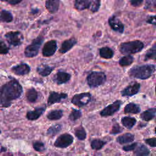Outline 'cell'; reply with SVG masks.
Returning a JSON list of instances; mask_svg holds the SVG:
<instances>
[{
	"label": "cell",
	"instance_id": "6da1fadb",
	"mask_svg": "<svg viewBox=\"0 0 156 156\" xmlns=\"http://www.w3.org/2000/svg\"><path fill=\"white\" fill-rule=\"evenodd\" d=\"M23 93V87L15 79L11 80L0 87V106L8 107L13 100L20 98Z\"/></svg>",
	"mask_w": 156,
	"mask_h": 156
},
{
	"label": "cell",
	"instance_id": "7a4b0ae2",
	"mask_svg": "<svg viewBox=\"0 0 156 156\" xmlns=\"http://www.w3.org/2000/svg\"><path fill=\"white\" fill-rule=\"evenodd\" d=\"M155 66L152 64L136 65L129 69L128 74L130 77L145 80L149 79L155 72Z\"/></svg>",
	"mask_w": 156,
	"mask_h": 156
},
{
	"label": "cell",
	"instance_id": "3957f363",
	"mask_svg": "<svg viewBox=\"0 0 156 156\" xmlns=\"http://www.w3.org/2000/svg\"><path fill=\"white\" fill-rule=\"evenodd\" d=\"M144 48V43L140 40L124 42L119 46V52L124 55H131L140 52Z\"/></svg>",
	"mask_w": 156,
	"mask_h": 156
},
{
	"label": "cell",
	"instance_id": "277c9868",
	"mask_svg": "<svg viewBox=\"0 0 156 156\" xmlns=\"http://www.w3.org/2000/svg\"><path fill=\"white\" fill-rule=\"evenodd\" d=\"M106 81V75L102 71H92L87 77V82L90 88L102 85Z\"/></svg>",
	"mask_w": 156,
	"mask_h": 156
},
{
	"label": "cell",
	"instance_id": "5b68a950",
	"mask_svg": "<svg viewBox=\"0 0 156 156\" xmlns=\"http://www.w3.org/2000/svg\"><path fill=\"white\" fill-rule=\"evenodd\" d=\"M43 41L44 38L41 35L38 36L36 38H35L32 42L24 50V54L26 57L32 58L37 56Z\"/></svg>",
	"mask_w": 156,
	"mask_h": 156
},
{
	"label": "cell",
	"instance_id": "8992f818",
	"mask_svg": "<svg viewBox=\"0 0 156 156\" xmlns=\"http://www.w3.org/2000/svg\"><path fill=\"white\" fill-rule=\"evenodd\" d=\"M92 95L89 92L81 93L74 95L71 99V103L78 107H82L87 105L91 100Z\"/></svg>",
	"mask_w": 156,
	"mask_h": 156
},
{
	"label": "cell",
	"instance_id": "52a82bcc",
	"mask_svg": "<svg viewBox=\"0 0 156 156\" xmlns=\"http://www.w3.org/2000/svg\"><path fill=\"white\" fill-rule=\"evenodd\" d=\"M74 141L73 136L68 133H65L58 136L54 142V146L58 148H66L72 144Z\"/></svg>",
	"mask_w": 156,
	"mask_h": 156
},
{
	"label": "cell",
	"instance_id": "ba28073f",
	"mask_svg": "<svg viewBox=\"0 0 156 156\" xmlns=\"http://www.w3.org/2000/svg\"><path fill=\"white\" fill-rule=\"evenodd\" d=\"M122 104V102L121 100H116L114 101L112 104L106 106L104 108H103L100 112V115L102 117L112 116L119 110Z\"/></svg>",
	"mask_w": 156,
	"mask_h": 156
},
{
	"label": "cell",
	"instance_id": "9c48e42d",
	"mask_svg": "<svg viewBox=\"0 0 156 156\" xmlns=\"http://www.w3.org/2000/svg\"><path fill=\"white\" fill-rule=\"evenodd\" d=\"M5 38H7L9 44L17 46L23 43V36L20 32H10L5 34Z\"/></svg>",
	"mask_w": 156,
	"mask_h": 156
},
{
	"label": "cell",
	"instance_id": "30bf717a",
	"mask_svg": "<svg viewBox=\"0 0 156 156\" xmlns=\"http://www.w3.org/2000/svg\"><path fill=\"white\" fill-rule=\"evenodd\" d=\"M57 49V41L54 40H49L44 44L42 49V55L46 57H51L55 53Z\"/></svg>",
	"mask_w": 156,
	"mask_h": 156
},
{
	"label": "cell",
	"instance_id": "8fae6325",
	"mask_svg": "<svg viewBox=\"0 0 156 156\" xmlns=\"http://www.w3.org/2000/svg\"><path fill=\"white\" fill-rule=\"evenodd\" d=\"M141 88V85L138 82H133L124 88L121 91V94L123 97H130L136 94Z\"/></svg>",
	"mask_w": 156,
	"mask_h": 156
},
{
	"label": "cell",
	"instance_id": "7c38bea8",
	"mask_svg": "<svg viewBox=\"0 0 156 156\" xmlns=\"http://www.w3.org/2000/svg\"><path fill=\"white\" fill-rule=\"evenodd\" d=\"M108 24L112 28V29L114 31L118 32L120 34H122L124 32V24L116 16L113 15L109 18Z\"/></svg>",
	"mask_w": 156,
	"mask_h": 156
},
{
	"label": "cell",
	"instance_id": "4fadbf2b",
	"mask_svg": "<svg viewBox=\"0 0 156 156\" xmlns=\"http://www.w3.org/2000/svg\"><path fill=\"white\" fill-rule=\"evenodd\" d=\"M68 94L65 93H58L56 91H52L50 93L48 98V104L51 105L55 103L62 102V100L66 99Z\"/></svg>",
	"mask_w": 156,
	"mask_h": 156
},
{
	"label": "cell",
	"instance_id": "5bb4252c",
	"mask_svg": "<svg viewBox=\"0 0 156 156\" xmlns=\"http://www.w3.org/2000/svg\"><path fill=\"white\" fill-rule=\"evenodd\" d=\"M71 74L63 71H58L54 77V81L58 85L66 83L71 79Z\"/></svg>",
	"mask_w": 156,
	"mask_h": 156
},
{
	"label": "cell",
	"instance_id": "9a60e30c",
	"mask_svg": "<svg viewBox=\"0 0 156 156\" xmlns=\"http://www.w3.org/2000/svg\"><path fill=\"white\" fill-rule=\"evenodd\" d=\"M46 107L45 105L37 107L34 110L29 111L26 114V118L30 121H34L38 119L45 112Z\"/></svg>",
	"mask_w": 156,
	"mask_h": 156
},
{
	"label": "cell",
	"instance_id": "2e32d148",
	"mask_svg": "<svg viewBox=\"0 0 156 156\" xmlns=\"http://www.w3.org/2000/svg\"><path fill=\"white\" fill-rule=\"evenodd\" d=\"M77 42V40L74 37L63 41L59 49V52L61 54H65L71 50L76 44Z\"/></svg>",
	"mask_w": 156,
	"mask_h": 156
},
{
	"label": "cell",
	"instance_id": "e0dca14e",
	"mask_svg": "<svg viewBox=\"0 0 156 156\" xmlns=\"http://www.w3.org/2000/svg\"><path fill=\"white\" fill-rule=\"evenodd\" d=\"M12 70L15 74L23 76L27 74L30 73V68L26 63H21L20 65L12 67Z\"/></svg>",
	"mask_w": 156,
	"mask_h": 156
},
{
	"label": "cell",
	"instance_id": "ac0fdd59",
	"mask_svg": "<svg viewBox=\"0 0 156 156\" xmlns=\"http://www.w3.org/2000/svg\"><path fill=\"white\" fill-rule=\"evenodd\" d=\"M54 69V66H51L46 64H41L37 68V73L43 77L49 76Z\"/></svg>",
	"mask_w": 156,
	"mask_h": 156
},
{
	"label": "cell",
	"instance_id": "d6986e66",
	"mask_svg": "<svg viewBox=\"0 0 156 156\" xmlns=\"http://www.w3.org/2000/svg\"><path fill=\"white\" fill-rule=\"evenodd\" d=\"M59 5L60 0H46L45 2L46 9L51 13H54L58 11Z\"/></svg>",
	"mask_w": 156,
	"mask_h": 156
},
{
	"label": "cell",
	"instance_id": "ffe728a7",
	"mask_svg": "<svg viewBox=\"0 0 156 156\" xmlns=\"http://www.w3.org/2000/svg\"><path fill=\"white\" fill-rule=\"evenodd\" d=\"M135 140V135L131 133H126L116 138V142L120 144L132 143Z\"/></svg>",
	"mask_w": 156,
	"mask_h": 156
},
{
	"label": "cell",
	"instance_id": "44dd1931",
	"mask_svg": "<svg viewBox=\"0 0 156 156\" xmlns=\"http://www.w3.org/2000/svg\"><path fill=\"white\" fill-rule=\"evenodd\" d=\"M155 113H156V108L155 107L151 108L144 111L140 115V118L142 120L147 122L155 118Z\"/></svg>",
	"mask_w": 156,
	"mask_h": 156
},
{
	"label": "cell",
	"instance_id": "7402d4cb",
	"mask_svg": "<svg viewBox=\"0 0 156 156\" xmlns=\"http://www.w3.org/2000/svg\"><path fill=\"white\" fill-rule=\"evenodd\" d=\"M133 151V154L136 156H147L150 154L149 149L143 144L138 145V143L136 147Z\"/></svg>",
	"mask_w": 156,
	"mask_h": 156
},
{
	"label": "cell",
	"instance_id": "603a6c76",
	"mask_svg": "<svg viewBox=\"0 0 156 156\" xmlns=\"http://www.w3.org/2000/svg\"><path fill=\"white\" fill-rule=\"evenodd\" d=\"M124 112V113L138 114L141 112V108L138 104L133 102H130L125 106Z\"/></svg>",
	"mask_w": 156,
	"mask_h": 156
},
{
	"label": "cell",
	"instance_id": "cb8c5ba5",
	"mask_svg": "<svg viewBox=\"0 0 156 156\" xmlns=\"http://www.w3.org/2000/svg\"><path fill=\"white\" fill-rule=\"evenodd\" d=\"M100 56L105 59H110L114 56V52L112 49L109 47L105 46L99 49Z\"/></svg>",
	"mask_w": 156,
	"mask_h": 156
},
{
	"label": "cell",
	"instance_id": "d4e9b609",
	"mask_svg": "<svg viewBox=\"0 0 156 156\" xmlns=\"http://www.w3.org/2000/svg\"><path fill=\"white\" fill-rule=\"evenodd\" d=\"M63 112L62 110L57 109L51 110L46 115V117L48 119L51 121L58 120L63 116Z\"/></svg>",
	"mask_w": 156,
	"mask_h": 156
},
{
	"label": "cell",
	"instance_id": "484cf974",
	"mask_svg": "<svg viewBox=\"0 0 156 156\" xmlns=\"http://www.w3.org/2000/svg\"><path fill=\"white\" fill-rule=\"evenodd\" d=\"M121 121L123 126L128 129H131L135 125L136 119L131 116H124L121 119Z\"/></svg>",
	"mask_w": 156,
	"mask_h": 156
},
{
	"label": "cell",
	"instance_id": "4316f807",
	"mask_svg": "<svg viewBox=\"0 0 156 156\" xmlns=\"http://www.w3.org/2000/svg\"><path fill=\"white\" fill-rule=\"evenodd\" d=\"M92 0H75L74 7L79 11L88 9Z\"/></svg>",
	"mask_w": 156,
	"mask_h": 156
},
{
	"label": "cell",
	"instance_id": "83f0119b",
	"mask_svg": "<svg viewBox=\"0 0 156 156\" xmlns=\"http://www.w3.org/2000/svg\"><path fill=\"white\" fill-rule=\"evenodd\" d=\"M38 97V93L34 88H31L27 91L26 98L29 102L34 103L36 102Z\"/></svg>",
	"mask_w": 156,
	"mask_h": 156
},
{
	"label": "cell",
	"instance_id": "f1b7e54d",
	"mask_svg": "<svg viewBox=\"0 0 156 156\" xmlns=\"http://www.w3.org/2000/svg\"><path fill=\"white\" fill-rule=\"evenodd\" d=\"M62 125L60 124H55L51 126L46 131V135L49 136H54L62 130Z\"/></svg>",
	"mask_w": 156,
	"mask_h": 156
},
{
	"label": "cell",
	"instance_id": "f546056e",
	"mask_svg": "<svg viewBox=\"0 0 156 156\" xmlns=\"http://www.w3.org/2000/svg\"><path fill=\"white\" fill-rule=\"evenodd\" d=\"M134 60V58L131 55H126L121 57L119 60V64L121 66H127L130 65Z\"/></svg>",
	"mask_w": 156,
	"mask_h": 156
},
{
	"label": "cell",
	"instance_id": "4dcf8cb0",
	"mask_svg": "<svg viewBox=\"0 0 156 156\" xmlns=\"http://www.w3.org/2000/svg\"><path fill=\"white\" fill-rule=\"evenodd\" d=\"M106 143L107 141L101 139H94L91 141V147L92 149L98 151L101 149Z\"/></svg>",
	"mask_w": 156,
	"mask_h": 156
},
{
	"label": "cell",
	"instance_id": "1f68e13d",
	"mask_svg": "<svg viewBox=\"0 0 156 156\" xmlns=\"http://www.w3.org/2000/svg\"><path fill=\"white\" fill-rule=\"evenodd\" d=\"M156 58V44L154 43L153 46L146 52L144 55V61L149 60H155Z\"/></svg>",
	"mask_w": 156,
	"mask_h": 156
},
{
	"label": "cell",
	"instance_id": "d6a6232c",
	"mask_svg": "<svg viewBox=\"0 0 156 156\" xmlns=\"http://www.w3.org/2000/svg\"><path fill=\"white\" fill-rule=\"evenodd\" d=\"M75 136L79 140H84L87 137V133L83 126H80L74 130Z\"/></svg>",
	"mask_w": 156,
	"mask_h": 156
},
{
	"label": "cell",
	"instance_id": "836d02e7",
	"mask_svg": "<svg viewBox=\"0 0 156 156\" xmlns=\"http://www.w3.org/2000/svg\"><path fill=\"white\" fill-rule=\"evenodd\" d=\"M81 116H82V112L80 110L76 108H72L71 112L68 116V118L71 121L75 122L77 119H80Z\"/></svg>",
	"mask_w": 156,
	"mask_h": 156
},
{
	"label": "cell",
	"instance_id": "e575fe53",
	"mask_svg": "<svg viewBox=\"0 0 156 156\" xmlns=\"http://www.w3.org/2000/svg\"><path fill=\"white\" fill-rule=\"evenodd\" d=\"M13 20V16L10 12L7 10H2L0 12V20L3 22L10 23Z\"/></svg>",
	"mask_w": 156,
	"mask_h": 156
},
{
	"label": "cell",
	"instance_id": "d590c367",
	"mask_svg": "<svg viewBox=\"0 0 156 156\" xmlns=\"http://www.w3.org/2000/svg\"><path fill=\"white\" fill-rule=\"evenodd\" d=\"M33 147L36 151L40 152H43L46 150L44 144L43 142L40 141H35L33 143Z\"/></svg>",
	"mask_w": 156,
	"mask_h": 156
},
{
	"label": "cell",
	"instance_id": "8d00e7d4",
	"mask_svg": "<svg viewBox=\"0 0 156 156\" xmlns=\"http://www.w3.org/2000/svg\"><path fill=\"white\" fill-rule=\"evenodd\" d=\"M100 5H101L100 0H94L91 1L88 8L92 12H96L99 10Z\"/></svg>",
	"mask_w": 156,
	"mask_h": 156
},
{
	"label": "cell",
	"instance_id": "74e56055",
	"mask_svg": "<svg viewBox=\"0 0 156 156\" xmlns=\"http://www.w3.org/2000/svg\"><path fill=\"white\" fill-rule=\"evenodd\" d=\"M122 130H123V129L119 126V124L118 123H115V124L113 125L112 130L110 132V133L112 134V135H116V134L122 132Z\"/></svg>",
	"mask_w": 156,
	"mask_h": 156
},
{
	"label": "cell",
	"instance_id": "f35d334b",
	"mask_svg": "<svg viewBox=\"0 0 156 156\" xmlns=\"http://www.w3.org/2000/svg\"><path fill=\"white\" fill-rule=\"evenodd\" d=\"M138 144V143H133L132 144H127V145H126V146H124L122 147V150L126 151V152H130V151H133L135 147H136Z\"/></svg>",
	"mask_w": 156,
	"mask_h": 156
},
{
	"label": "cell",
	"instance_id": "ab89813d",
	"mask_svg": "<svg viewBox=\"0 0 156 156\" xmlns=\"http://www.w3.org/2000/svg\"><path fill=\"white\" fill-rule=\"evenodd\" d=\"M9 52V48L2 41H0V54H6Z\"/></svg>",
	"mask_w": 156,
	"mask_h": 156
},
{
	"label": "cell",
	"instance_id": "60d3db41",
	"mask_svg": "<svg viewBox=\"0 0 156 156\" xmlns=\"http://www.w3.org/2000/svg\"><path fill=\"white\" fill-rule=\"evenodd\" d=\"M145 143L149 145L152 147H155L156 146V138L155 137L150 138L145 140Z\"/></svg>",
	"mask_w": 156,
	"mask_h": 156
},
{
	"label": "cell",
	"instance_id": "b9f144b4",
	"mask_svg": "<svg viewBox=\"0 0 156 156\" xmlns=\"http://www.w3.org/2000/svg\"><path fill=\"white\" fill-rule=\"evenodd\" d=\"M143 0H130V4L133 7H138L141 5Z\"/></svg>",
	"mask_w": 156,
	"mask_h": 156
},
{
	"label": "cell",
	"instance_id": "7bdbcfd3",
	"mask_svg": "<svg viewBox=\"0 0 156 156\" xmlns=\"http://www.w3.org/2000/svg\"><path fill=\"white\" fill-rule=\"evenodd\" d=\"M146 22L147 23H149V24H153V25H155V24H156V23H155V16L154 15L150 16L148 18V20L146 21Z\"/></svg>",
	"mask_w": 156,
	"mask_h": 156
},
{
	"label": "cell",
	"instance_id": "ee69618b",
	"mask_svg": "<svg viewBox=\"0 0 156 156\" xmlns=\"http://www.w3.org/2000/svg\"><path fill=\"white\" fill-rule=\"evenodd\" d=\"M23 0H7V2H8L9 3H10V4H13V5H15V4H18L20 3L21 1H22Z\"/></svg>",
	"mask_w": 156,
	"mask_h": 156
},
{
	"label": "cell",
	"instance_id": "f6af8a7d",
	"mask_svg": "<svg viewBox=\"0 0 156 156\" xmlns=\"http://www.w3.org/2000/svg\"><path fill=\"white\" fill-rule=\"evenodd\" d=\"M0 1H7V0H0Z\"/></svg>",
	"mask_w": 156,
	"mask_h": 156
}]
</instances>
